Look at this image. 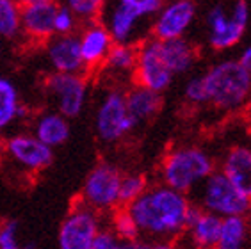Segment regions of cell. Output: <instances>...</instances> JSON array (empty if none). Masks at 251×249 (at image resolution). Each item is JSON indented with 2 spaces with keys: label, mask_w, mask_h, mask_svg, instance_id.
I'll use <instances>...</instances> for the list:
<instances>
[{
  "label": "cell",
  "mask_w": 251,
  "mask_h": 249,
  "mask_svg": "<svg viewBox=\"0 0 251 249\" xmlns=\"http://www.w3.org/2000/svg\"><path fill=\"white\" fill-rule=\"evenodd\" d=\"M191 205L187 194L166 185H155L148 187L125 208L137 224L139 233L157 240H168L185 231V217Z\"/></svg>",
  "instance_id": "6da1fadb"
},
{
  "label": "cell",
  "mask_w": 251,
  "mask_h": 249,
  "mask_svg": "<svg viewBox=\"0 0 251 249\" xmlns=\"http://www.w3.org/2000/svg\"><path fill=\"white\" fill-rule=\"evenodd\" d=\"M207 105L221 112H233L251 100V75L237 59H223L201 73Z\"/></svg>",
  "instance_id": "7a4b0ae2"
},
{
  "label": "cell",
  "mask_w": 251,
  "mask_h": 249,
  "mask_svg": "<svg viewBox=\"0 0 251 249\" xmlns=\"http://www.w3.org/2000/svg\"><path fill=\"white\" fill-rule=\"evenodd\" d=\"M216 171L214 158L200 146H176L160 162L162 185L182 194L194 191Z\"/></svg>",
  "instance_id": "3957f363"
},
{
  "label": "cell",
  "mask_w": 251,
  "mask_h": 249,
  "mask_svg": "<svg viewBox=\"0 0 251 249\" xmlns=\"http://www.w3.org/2000/svg\"><path fill=\"white\" fill-rule=\"evenodd\" d=\"M205 24L208 45L218 52L230 50L244 38L250 24V5L246 0H233L230 5L216 4L208 9Z\"/></svg>",
  "instance_id": "277c9868"
},
{
  "label": "cell",
  "mask_w": 251,
  "mask_h": 249,
  "mask_svg": "<svg viewBox=\"0 0 251 249\" xmlns=\"http://www.w3.org/2000/svg\"><path fill=\"white\" fill-rule=\"evenodd\" d=\"M200 208L219 217L246 216L250 199L230 183L221 171H214L200 185Z\"/></svg>",
  "instance_id": "5b68a950"
},
{
  "label": "cell",
  "mask_w": 251,
  "mask_h": 249,
  "mask_svg": "<svg viewBox=\"0 0 251 249\" xmlns=\"http://www.w3.org/2000/svg\"><path fill=\"white\" fill-rule=\"evenodd\" d=\"M137 124L130 118L125 103V91L112 87L103 95L95 114V130L98 139L105 144H114L125 139Z\"/></svg>",
  "instance_id": "8992f818"
},
{
  "label": "cell",
  "mask_w": 251,
  "mask_h": 249,
  "mask_svg": "<svg viewBox=\"0 0 251 249\" xmlns=\"http://www.w3.org/2000/svg\"><path fill=\"white\" fill-rule=\"evenodd\" d=\"M121 171L111 162H100L89 171L82 187V203L95 212L114 210L120 205Z\"/></svg>",
  "instance_id": "52a82bcc"
},
{
  "label": "cell",
  "mask_w": 251,
  "mask_h": 249,
  "mask_svg": "<svg viewBox=\"0 0 251 249\" xmlns=\"http://www.w3.org/2000/svg\"><path fill=\"white\" fill-rule=\"evenodd\" d=\"M45 91L55 100V107L66 120H73L82 114L89 93L87 75L50 72L43 82Z\"/></svg>",
  "instance_id": "ba28073f"
},
{
  "label": "cell",
  "mask_w": 251,
  "mask_h": 249,
  "mask_svg": "<svg viewBox=\"0 0 251 249\" xmlns=\"http://www.w3.org/2000/svg\"><path fill=\"white\" fill-rule=\"evenodd\" d=\"M173 73L169 72L159 52V41L155 38L145 39L137 45V61L132 75L135 86L146 87L162 95L173 84Z\"/></svg>",
  "instance_id": "9c48e42d"
},
{
  "label": "cell",
  "mask_w": 251,
  "mask_h": 249,
  "mask_svg": "<svg viewBox=\"0 0 251 249\" xmlns=\"http://www.w3.org/2000/svg\"><path fill=\"white\" fill-rule=\"evenodd\" d=\"M100 231L97 212L84 203L73 206L59 228V248L61 249H91Z\"/></svg>",
  "instance_id": "30bf717a"
},
{
  "label": "cell",
  "mask_w": 251,
  "mask_h": 249,
  "mask_svg": "<svg viewBox=\"0 0 251 249\" xmlns=\"http://www.w3.org/2000/svg\"><path fill=\"white\" fill-rule=\"evenodd\" d=\"M196 2L194 0H171L160 7L155 15L151 34L155 39H176L185 38L191 25L196 20Z\"/></svg>",
  "instance_id": "8fae6325"
},
{
  "label": "cell",
  "mask_w": 251,
  "mask_h": 249,
  "mask_svg": "<svg viewBox=\"0 0 251 249\" xmlns=\"http://www.w3.org/2000/svg\"><path fill=\"white\" fill-rule=\"evenodd\" d=\"M4 149L13 162L30 173L43 171L53 162V149L32 134L11 135L4 143Z\"/></svg>",
  "instance_id": "7c38bea8"
},
{
  "label": "cell",
  "mask_w": 251,
  "mask_h": 249,
  "mask_svg": "<svg viewBox=\"0 0 251 249\" xmlns=\"http://www.w3.org/2000/svg\"><path fill=\"white\" fill-rule=\"evenodd\" d=\"M59 9L57 0L24 5L20 11L22 36L30 43H47L55 36V13Z\"/></svg>",
  "instance_id": "4fadbf2b"
},
{
  "label": "cell",
  "mask_w": 251,
  "mask_h": 249,
  "mask_svg": "<svg viewBox=\"0 0 251 249\" xmlns=\"http://www.w3.org/2000/svg\"><path fill=\"white\" fill-rule=\"evenodd\" d=\"M45 53H47V61L52 72L86 75L82 55H80L78 34L53 36L45 43Z\"/></svg>",
  "instance_id": "5bb4252c"
},
{
  "label": "cell",
  "mask_w": 251,
  "mask_h": 249,
  "mask_svg": "<svg viewBox=\"0 0 251 249\" xmlns=\"http://www.w3.org/2000/svg\"><path fill=\"white\" fill-rule=\"evenodd\" d=\"M78 43H80V55H82L84 70L87 75L95 70H100L114 41L107 27L101 24V20H95V22L84 24L82 30L78 32Z\"/></svg>",
  "instance_id": "9a60e30c"
},
{
  "label": "cell",
  "mask_w": 251,
  "mask_h": 249,
  "mask_svg": "<svg viewBox=\"0 0 251 249\" xmlns=\"http://www.w3.org/2000/svg\"><path fill=\"white\" fill-rule=\"evenodd\" d=\"M105 16L101 24L105 25L114 43H134L135 36L139 32L143 18L135 15L130 7L121 4L120 0H109L103 9Z\"/></svg>",
  "instance_id": "2e32d148"
},
{
  "label": "cell",
  "mask_w": 251,
  "mask_h": 249,
  "mask_svg": "<svg viewBox=\"0 0 251 249\" xmlns=\"http://www.w3.org/2000/svg\"><path fill=\"white\" fill-rule=\"evenodd\" d=\"M221 173L237 191L251 199V146L237 144L223 157Z\"/></svg>",
  "instance_id": "e0dca14e"
},
{
  "label": "cell",
  "mask_w": 251,
  "mask_h": 249,
  "mask_svg": "<svg viewBox=\"0 0 251 249\" xmlns=\"http://www.w3.org/2000/svg\"><path fill=\"white\" fill-rule=\"evenodd\" d=\"M159 41L160 57L168 66V70L173 73V77L185 75L196 66L198 62V48L194 47L187 38L176 39H157Z\"/></svg>",
  "instance_id": "ac0fdd59"
},
{
  "label": "cell",
  "mask_w": 251,
  "mask_h": 249,
  "mask_svg": "<svg viewBox=\"0 0 251 249\" xmlns=\"http://www.w3.org/2000/svg\"><path fill=\"white\" fill-rule=\"evenodd\" d=\"M125 103L126 110L135 124H141L145 121L153 120L160 112L162 107V95L155 91H150L146 87L132 86L125 91Z\"/></svg>",
  "instance_id": "d6986e66"
},
{
  "label": "cell",
  "mask_w": 251,
  "mask_h": 249,
  "mask_svg": "<svg viewBox=\"0 0 251 249\" xmlns=\"http://www.w3.org/2000/svg\"><path fill=\"white\" fill-rule=\"evenodd\" d=\"M32 135L52 149L63 146L70 139V120L59 114L57 110L55 112H52V110L41 112L34 120Z\"/></svg>",
  "instance_id": "ffe728a7"
},
{
  "label": "cell",
  "mask_w": 251,
  "mask_h": 249,
  "mask_svg": "<svg viewBox=\"0 0 251 249\" xmlns=\"http://www.w3.org/2000/svg\"><path fill=\"white\" fill-rule=\"evenodd\" d=\"M137 61V45L135 43H114L107 53L100 70L109 73L118 80H132Z\"/></svg>",
  "instance_id": "44dd1931"
},
{
  "label": "cell",
  "mask_w": 251,
  "mask_h": 249,
  "mask_svg": "<svg viewBox=\"0 0 251 249\" xmlns=\"http://www.w3.org/2000/svg\"><path fill=\"white\" fill-rule=\"evenodd\" d=\"M29 114L20 100V93L13 80L0 75V132L9 128L15 121Z\"/></svg>",
  "instance_id": "7402d4cb"
},
{
  "label": "cell",
  "mask_w": 251,
  "mask_h": 249,
  "mask_svg": "<svg viewBox=\"0 0 251 249\" xmlns=\"http://www.w3.org/2000/svg\"><path fill=\"white\" fill-rule=\"evenodd\" d=\"M221 223L223 217L203 210L198 221L185 230L193 248H216L221 233Z\"/></svg>",
  "instance_id": "603a6c76"
},
{
  "label": "cell",
  "mask_w": 251,
  "mask_h": 249,
  "mask_svg": "<svg viewBox=\"0 0 251 249\" xmlns=\"http://www.w3.org/2000/svg\"><path fill=\"white\" fill-rule=\"evenodd\" d=\"M248 240V221L244 216L223 217L221 233L214 249H242Z\"/></svg>",
  "instance_id": "cb8c5ba5"
},
{
  "label": "cell",
  "mask_w": 251,
  "mask_h": 249,
  "mask_svg": "<svg viewBox=\"0 0 251 249\" xmlns=\"http://www.w3.org/2000/svg\"><path fill=\"white\" fill-rule=\"evenodd\" d=\"M20 7L15 0H0V39H18L22 36Z\"/></svg>",
  "instance_id": "d4e9b609"
},
{
  "label": "cell",
  "mask_w": 251,
  "mask_h": 249,
  "mask_svg": "<svg viewBox=\"0 0 251 249\" xmlns=\"http://www.w3.org/2000/svg\"><path fill=\"white\" fill-rule=\"evenodd\" d=\"M109 0H63V5L73 13L80 24L100 20Z\"/></svg>",
  "instance_id": "484cf974"
},
{
  "label": "cell",
  "mask_w": 251,
  "mask_h": 249,
  "mask_svg": "<svg viewBox=\"0 0 251 249\" xmlns=\"http://www.w3.org/2000/svg\"><path fill=\"white\" fill-rule=\"evenodd\" d=\"M148 189V182L143 174L132 173V174H123L120 183V205L128 206L135 201L143 192Z\"/></svg>",
  "instance_id": "4316f807"
},
{
  "label": "cell",
  "mask_w": 251,
  "mask_h": 249,
  "mask_svg": "<svg viewBox=\"0 0 251 249\" xmlns=\"http://www.w3.org/2000/svg\"><path fill=\"white\" fill-rule=\"evenodd\" d=\"M112 233L116 235L121 242H132V240L139 239L141 233L137 230V224L134 223L125 206H121L112 216Z\"/></svg>",
  "instance_id": "83f0119b"
},
{
  "label": "cell",
  "mask_w": 251,
  "mask_h": 249,
  "mask_svg": "<svg viewBox=\"0 0 251 249\" xmlns=\"http://www.w3.org/2000/svg\"><path fill=\"white\" fill-rule=\"evenodd\" d=\"M184 96H185V101H189L194 107L207 105V93H205L201 75H194V77L189 78L184 87Z\"/></svg>",
  "instance_id": "f1b7e54d"
},
{
  "label": "cell",
  "mask_w": 251,
  "mask_h": 249,
  "mask_svg": "<svg viewBox=\"0 0 251 249\" xmlns=\"http://www.w3.org/2000/svg\"><path fill=\"white\" fill-rule=\"evenodd\" d=\"M78 22L70 9L59 4V9L55 13V36H68V34H77Z\"/></svg>",
  "instance_id": "f546056e"
},
{
  "label": "cell",
  "mask_w": 251,
  "mask_h": 249,
  "mask_svg": "<svg viewBox=\"0 0 251 249\" xmlns=\"http://www.w3.org/2000/svg\"><path fill=\"white\" fill-rule=\"evenodd\" d=\"M18 221L5 219L0 223V249H22L18 242Z\"/></svg>",
  "instance_id": "4dcf8cb0"
},
{
  "label": "cell",
  "mask_w": 251,
  "mask_h": 249,
  "mask_svg": "<svg viewBox=\"0 0 251 249\" xmlns=\"http://www.w3.org/2000/svg\"><path fill=\"white\" fill-rule=\"evenodd\" d=\"M120 242L121 240L111 230H100L91 249H120Z\"/></svg>",
  "instance_id": "1f68e13d"
},
{
  "label": "cell",
  "mask_w": 251,
  "mask_h": 249,
  "mask_svg": "<svg viewBox=\"0 0 251 249\" xmlns=\"http://www.w3.org/2000/svg\"><path fill=\"white\" fill-rule=\"evenodd\" d=\"M237 61H239V64L251 75V45H248V47L242 50Z\"/></svg>",
  "instance_id": "d6a6232c"
},
{
  "label": "cell",
  "mask_w": 251,
  "mask_h": 249,
  "mask_svg": "<svg viewBox=\"0 0 251 249\" xmlns=\"http://www.w3.org/2000/svg\"><path fill=\"white\" fill-rule=\"evenodd\" d=\"M143 249H178L175 244L168 240H159V242H151V244H143Z\"/></svg>",
  "instance_id": "836d02e7"
},
{
  "label": "cell",
  "mask_w": 251,
  "mask_h": 249,
  "mask_svg": "<svg viewBox=\"0 0 251 249\" xmlns=\"http://www.w3.org/2000/svg\"><path fill=\"white\" fill-rule=\"evenodd\" d=\"M120 249H143V242L132 240V242H120Z\"/></svg>",
  "instance_id": "e575fe53"
},
{
  "label": "cell",
  "mask_w": 251,
  "mask_h": 249,
  "mask_svg": "<svg viewBox=\"0 0 251 249\" xmlns=\"http://www.w3.org/2000/svg\"><path fill=\"white\" fill-rule=\"evenodd\" d=\"M16 4L20 7H24V5H30V4H39V2H50V0H15Z\"/></svg>",
  "instance_id": "d590c367"
},
{
  "label": "cell",
  "mask_w": 251,
  "mask_h": 249,
  "mask_svg": "<svg viewBox=\"0 0 251 249\" xmlns=\"http://www.w3.org/2000/svg\"><path fill=\"white\" fill-rule=\"evenodd\" d=\"M2 149H4V143H2V139H0V153H2Z\"/></svg>",
  "instance_id": "8d00e7d4"
},
{
  "label": "cell",
  "mask_w": 251,
  "mask_h": 249,
  "mask_svg": "<svg viewBox=\"0 0 251 249\" xmlns=\"http://www.w3.org/2000/svg\"><path fill=\"white\" fill-rule=\"evenodd\" d=\"M0 57H2V39H0Z\"/></svg>",
  "instance_id": "74e56055"
},
{
  "label": "cell",
  "mask_w": 251,
  "mask_h": 249,
  "mask_svg": "<svg viewBox=\"0 0 251 249\" xmlns=\"http://www.w3.org/2000/svg\"><path fill=\"white\" fill-rule=\"evenodd\" d=\"M193 249H214V248H193Z\"/></svg>",
  "instance_id": "f35d334b"
},
{
  "label": "cell",
  "mask_w": 251,
  "mask_h": 249,
  "mask_svg": "<svg viewBox=\"0 0 251 249\" xmlns=\"http://www.w3.org/2000/svg\"><path fill=\"white\" fill-rule=\"evenodd\" d=\"M248 212H251V199H250V208H248Z\"/></svg>",
  "instance_id": "ab89813d"
},
{
  "label": "cell",
  "mask_w": 251,
  "mask_h": 249,
  "mask_svg": "<svg viewBox=\"0 0 251 249\" xmlns=\"http://www.w3.org/2000/svg\"><path fill=\"white\" fill-rule=\"evenodd\" d=\"M248 107H250V112H251V100H250V103H248Z\"/></svg>",
  "instance_id": "60d3db41"
}]
</instances>
